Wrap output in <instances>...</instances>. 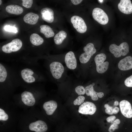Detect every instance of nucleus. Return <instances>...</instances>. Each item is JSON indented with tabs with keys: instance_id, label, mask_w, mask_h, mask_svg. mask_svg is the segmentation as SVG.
I'll return each mask as SVG.
<instances>
[{
	"instance_id": "nucleus-38",
	"label": "nucleus",
	"mask_w": 132,
	"mask_h": 132,
	"mask_svg": "<svg viewBox=\"0 0 132 132\" xmlns=\"http://www.w3.org/2000/svg\"><path fill=\"white\" fill-rule=\"evenodd\" d=\"M119 104L118 101H115L114 103V105L115 106H117Z\"/></svg>"
},
{
	"instance_id": "nucleus-16",
	"label": "nucleus",
	"mask_w": 132,
	"mask_h": 132,
	"mask_svg": "<svg viewBox=\"0 0 132 132\" xmlns=\"http://www.w3.org/2000/svg\"><path fill=\"white\" fill-rule=\"evenodd\" d=\"M65 62L67 67L71 69H75L77 66V62L74 53L71 51L68 52L65 58Z\"/></svg>"
},
{
	"instance_id": "nucleus-30",
	"label": "nucleus",
	"mask_w": 132,
	"mask_h": 132,
	"mask_svg": "<svg viewBox=\"0 0 132 132\" xmlns=\"http://www.w3.org/2000/svg\"><path fill=\"white\" fill-rule=\"evenodd\" d=\"M124 84L127 87H132V75L126 79L124 81Z\"/></svg>"
},
{
	"instance_id": "nucleus-1",
	"label": "nucleus",
	"mask_w": 132,
	"mask_h": 132,
	"mask_svg": "<svg viewBox=\"0 0 132 132\" xmlns=\"http://www.w3.org/2000/svg\"><path fill=\"white\" fill-rule=\"evenodd\" d=\"M37 106L20 113L18 126L19 132H46L48 129L43 113Z\"/></svg>"
},
{
	"instance_id": "nucleus-37",
	"label": "nucleus",
	"mask_w": 132,
	"mask_h": 132,
	"mask_svg": "<svg viewBox=\"0 0 132 132\" xmlns=\"http://www.w3.org/2000/svg\"><path fill=\"white\" fill-rule=\"evenodd\" d=\"M120 120L119 119H117L114 121L113 124L118 125L120 124Z\"/></svg>"
},
{
	"instance_id": "nucleus-25",
	"label": "nucleus",
	"mask_w": 132,
	"mask_h": 132,
	"mask_svg": "<svg viewBox=\"0 0 132 132\" xmlns=\"http://www.w3.org/2000/svg\"><path fill=\"white\" fill-rule=\"evenodd\" d=\"M7 73L5 67L0 64V82L1 85L5 82L7 78Z\"/></svg>"
},
{
	"instance_id": "nucleus-2",
	"label": "nucleus",
	"mask_w": 132,
	"mask_h": 132,
	"mask_svg": "<svg viewBox=\"0 0 132 132\" xmlns=\"http://www.w3.org/2000/svg\"><path fill=\"white\" fill-rule=\"evenodd\" d=\"M10 99L0 98V132H15L20 113Z\"/></svg>"
},
{
	"instance_id": "nucleus-4",
	"label": "nucleus",
	"mask_w": 132,
	"mask_h": 132,
	"mask_svg": "<svg viewBox=\"0 0 132 132\" xmlns=\"http://www.w3.org/2000/svg\"><path fill=\"white\" fill-rule=\"evenodd\" d=\"M110 52L116 57H119L121 56H125L129 52V46L126 42L122 43L119 46L114 44H111L109 46Z\"/></svg>"
},
{
	"instance_id": "nucleus-11",
	"label": "nucleus",
	"mask_w": 132,
	"mask_h": 132,
	"mask_svg": "<svg viewBox=\"0 0 132 132\" xmlns=\"http://www.w3.org/2000/svg\"><path fill=\"white\" fill-rule=\"evenodd\" d=\"M50 70L54 77L59 79L61 77L64 72V69L62 65L57 62H54L50 65Z\"/></svg>"
},
{
	"instance_id": "nucleus-19",
	"label": "nucleus",
	"mask_w": 132,
	"mask_h": 132,
	"mask_svg": "<svg viewBox=\"0 0 132 132\" xmlns=\"http://www.w3.org/2000/svg\"><path fill=\"white\" fill-rule=\"evenodd\" d=\"M39 17L38 15L33 12H29L24 17V21L26 23L31 25H34L38 22Z\"/></svg>"
},
{
	"instance_id": "nucleus-22",
	"label": "nucleus",
	"mask_w": 132,
	"mask_h": 132,
	"mask_svg": "<svg viewBox=\"0 0 132 132\" xmlns=\"http://www.w3.org/2000/svg\"><path fill=\"white\" fill-rule=\"evenodd\" d=\"M85 89L86 94L87 96H90L92 100L96 101L98 99V98L97 95L98 92L94 90L93 85L90 84L87 86Z\"/></svg>"
},
{
	"instance_id": "nucleus-29",
	"label": "nucleus",
	"mask_w": 132,
	"mask_h": 132,
	"mask_svg": "<svg viewBox=\"0 0 132 132\" xmlns=\"http://www.w3.org/2000/svg\"><path fill=\"white\" fill-rule=\"evenodd\" d=\"M104 107L106 108L105 111L106 113L110 115H112L113 114L114 108L110 106L107 104H105Z\"/></svg>"
},
{
	"instance_id": "nucleus-17",
	"label": "nucleus",
	"mask_w": 132,
	"mask_h": 132,
	"mask_svg": "<svg viewBox=\"0 0 132 132\" xmlns=\"http://www.w3.org/2000/svg\"><path fill=\"white\" fill-rule=\"evenodd\" d=\"M118 67L121 70H127L132 68V57L127 56L120 60L118 64Z\"/></svg>"
},
{
	"instance_id": "nucleus-36",
	"label": "nucleus",
	"mask_w": 132,
	"mask_h": 132,
	"mask_svg": "<svg viewBox=\"0 0 132 132\" xmlns=\"http://www.w3.org/2000/svg\"><path fill=\"white\" fill-rule=\"evenodd\" d=\"M97 95L98 97L100 98H102L104 96V93L101 92H98Z\"/></svg>"
},
{
	"instance_id": "nucleus-6",
	"label": "nucleus",
	"mask_w": 132,
	"mask_h": 132,
	"mask_svg": "<svg viewBox=\"0 0 132 132\" xmlns=\"http://www.w3.org/2000/svg\"><path fill=\"white\" fill-rule=\"evenodd\" d=\"M106 58V55L104 53L98 54L95 56L94 61L96 66V70L99 73H103L108 69L109 63L108 61L104 62Z\"/></svg>"
},
{
	"instance_id": "nucleus-10",
	"label": "nucleus",
	"mask_w": 132,
	"mask_h": 132,
	"mask_svg": "<svg viewBox=\"0 0 132 132\" xmlns=\"http://www.w3.org/2000/svg\"><path fill=\"white\" fill-rule=\"evenodd\" d=\"M71 21L74 27L77 31L81 33L86 32L87 26L83 19L80 17L74 15L71 17Z\"/></svg>"
},
{
	"instance_id": "nucleus-9",
	"label": "nucleus",
	"mask_w": 132,
	"mask_h": 132,
	"mask_svg": "<svg viewBox=\"0 0 132 132\" xmlns=\"http://www.w3.org/2000/svg\"><path fill=\"white\" fill-rule=\"evenodd\" d=\"M92 16L93 19L102 25H105L108 22V17L102 9L96 8L93 10Z\"/></svg>"
},
{
	"instance_id": "nucleus-32",
	"label": "nucleus",
	"mask_w": 132,
	"mask_h": 132,
	"mask_svg": "<svg viewBox=\"0 0 132 132\" xmlns=\"http://www.w3.org/2000/svg\"><path fill=\"white\" fill-rule=\"evenodd\" d=\"M118 128L119 126L118 125L113 123L109 127V131L110 132H113Z\"/></svg>"
},
{
	"instance_id": "nucleus-14",
	"label": "nucleus",
	"mask_w": 132,
	"mask_h": 132,
	"mask_svg": "<svg viewBox=\"0 0 132 132\" xmlns=\"http://www.w3.org/2000/svg\"><path fill=\"white\" fill-rule=\"evenodd\" d=\"M120 107L121 113L127 118L132 117V109L130 103L126 100H123L120 103Z\"/></svg>"
},
{
	"instance_id": "nucleus-5",
	"label": "nucleus",
	"mask_w": 132,
	"mask_h": 132,
	"mask_svg": "<svg viewBox=\"0 0 132 132\" xmlns=\"http://www.w3.org/2000/svg\"><path fill=\"white\" fill-rule=\"evenodd\" d=\"M37 106H39L42 110L48 116H52L56 109L57 104L55 101L50 100L43 103L40 101Z\"/></svg>"
},
{
	"instance_id": "nucleus-24",
	"label": "nucleus",
	"mask_w": 132,
	"mask_h": 132,
	"mask_svg": "<svg viewBox=\"0 0 132 132\" xmlns=\"http://www.w3.org/2000/svg\"><path fill=\"white\" fill-rule=\"evenodd\" d=\"M67 36L66 32L61 30L56 34L55 36L54 40L55 43L57 45L61 44Z\"/></svg>"
},
{
	"instance_id": "nucleus-28",
	"label": "nucleus",
	"mask_w": 132,
	"mask_h": 132,
	"mask_svg": "<svg viewBox=\"0 0 132 132\" xmlns=\"http://www.w3.org/2000/svg\"><path fill=\"white\" fill-rule=\"evenodd\" d=\"M22 6L27 8H30L32 6L33 1L32 0H22Z\"/></svg>"
},
{
	"instance_id": "nucleus-27",
	"label": "nucleus",
	"mask_w": 132,
	"mask_h": 132,
	"mask_svg": "<svg viewBox=\"0 0 132 132\" xmlns=\"http://www.w3.org/2000/svg\"><path fill=\"white\" fill-rule=\"evenodd\" d=\"M85 97L82 96H79L74 101V105H79L83 103L85 99Z\"/></svg>"
},
{
	"instance_id": "nucleus-33",
	"label": "nucleus",
	"mask_w": 132,
	"mask_h": 132,
	"mask_svg": "<svg viewBox=\"0 0 132 132\" xmlns=\"http://www.w3.org/2000/svg\"><path fill=\"white\" fill-rule=\"evenodd\" d=\"M116 118L115 116L113 115L108 117L107 118L106 120L108 122L113 123Z\"/></svg>"
},
{
	"instance_id": "nucleus-40",
	"label": "nucleus",
	"mask_w": 132,
	"mask_h": 132,
	"mask_svg": "<svg viewBox=\"0 0 132 132\" xmlns=\"http://www.w3.org/2000/svg\"><path fill=\"white\" fill-rule=\"evenodd\" d=\"M2 3V1L1 0H0V5H1Z\"/></svg>"
},
{
	"instance_id": "nucleus-15",
	"label": "nucleus",
	"mask_w": 132,
	"mask_h": 132,
	"mask_svg": "<svg viewBox=\"0 0 132 132\" xmlns=\"http://www.w3.org/2000/svg\"><path fill=\"white\" fill-rule=\"evenodd\" d=\"M119 10L126 14L132 13V4L130 0H121L118 5Z\"/></svg>"
},
{
	"instance_id": "nucleus-34",
	"label": "nucleus",
	"mask_w": 132,
	"mask_h": 132,
	"mask_svg": "<svg viewBox=\"0 0 132 132\" xmlns=\"http://www.w3.org/2000/svg\"><path fill=\"white\" fill-rule=\"evenodd\" d=\"M73 4L77 5L80 3L82 1V0H71Z\"/></svg>"
},
{
	"instance_id": "nucleus-39",
	"label": "nucleus",
	"mask_w": 132,
	"mask_h": 132,
	"mask_svg": "<svg viewBox=\"0 0 132 132\" xmlns=\"http://www.w3.org/2000/svg\"><path fill=\"white\" fill-rule=\"evenodd\" d=\"M98 1L100 3H102L103 1V0H98Z\"/></svg>"
},
{
	"instance_id": "nucleus-35",
	"label": "nucleus",
	"mask_w": 132,
	"mask_h": 132,
	"mask_svg": "<svg viewBox=\"0 0 132 132\" xmlns=\"http://www.w3.org/2000/svg\"><path fill=\"white\" fill-rule=\"evenodd\" d=\"M119 111V108L117 107H115L113 109V113L114 114H117Z\"/></svg>"
},
{
	"instance_id": "nucleus-23",
	"label": "nucleus",
	"mask_w": 132,
	"mask_h": 132,
	"mask_svg": "<svg viewBox=\"0 0 132 132\" xmlns=\"http://www.w3.org/2000/svg\"><path fill=\"white\" fill-rule=\"evenodd\" d=\"M30 40L32 44L36 46L41 45L44 41V39L41 36L35 33H33L31 35Z\"/></svg>"
},
{
	"instance_id": "nucleus-18",
	"label": "nucleus",
	"mask_w": 132,
	"mask_h": 132,
	"mask_svg": "<svg viewBox=\"0 0 132 132\" xmlns=\"http://www.w3.org/2000/svg\"><path fill=\"white\" fill-rule=\"evenodd\" d=\"M42 19L49 23L52 22L54 19V12L53 10L49 8H45L41 10Z\"/></svg>"
},
{
	"instance_id": "nucleus-7",
	"label": "nucleus",
	"mask_w": 132,
	"mask_h": 132,
	"mask_svg": "<svg viewBox=\"0 0 132 132\" xmlns=\"http://www.w3.org/2000/svg\"><path fill=\"white\" fill-rule=\"evenodd\" d=\"M85 52L80 56L79 60L82 63L85 64L88 62L96 51L93 44L91 43L88 44L83 48Z\"/></svg>"
},
{
	"instance_id": "nucleus-41",
	"label": "nucleus",
	"mask_w": 132,
	"mask_h": 132,
	"mask_svg": "<svg viewBox=\"0 0 132 132\" xmlns=\"http://www.w3.org/2000/svg\"></svg>"
},
{
	"instance_id": "nucleus-26",
	"label": "nucleus",
	"mask_w": 132,
	"mask_h": 132,
	"mask_svg": "<svg viewBox=\"0 0 132 132\" xmlns=\"http://www.w3.org/2000/svg\"><path fill=\"white\" fill-rule=\"evenodd\" d=\"M75 90L76 93L78 95H84L85 93V89L82 86H78L75 88Z\"/></svg>"
},
{
	"instance_id": "nucleus-13",
	"label": "nucleus",
	"mask_w": 132,
	"mask_h": 132,
	"mask_svg": "<svg viewBox=\"0 0 132 132\" xmlns=\"http://www.w3.org/2000/svg\"><path fill=\"white\" fill-rule=\"evenodd\" d=\"M21 74L22 78L26 83L32 84L36 81L34 73L32 70L30 68L23 69L21 71Z\"/></svg>"
},
{
	"instance_id": "nucleus-3",
	"label": "nucleus",
	"mask_w": 132,
	"mask_h": 132,
	"mask_svg": "<svg viewBox=\"0 0 132 132\" xmlns=\"http://www.w3.org/2000/svg\"><path fill=\"white\" fill-rule=\"evenodd\" d=\"M20 94L14 96L13 101L18 107L23 109L37 106L42 97L38 88H28Z\"/></svg>"
},
{
	"instance_id": "nucleus-12",
	"label": "nucleus",
	"mask_w": 132,
	"mask_h": 132,
	"mask_svg": "<svg viewBox=\"0 0 132 132\" xmlns=\"http://www.w3.org/2000/svg\"><path fill=\"white\" fill-rule=\"evenodd\" d=\"M97 108L95 104L91 102L86 101L79 106L78 112L82 114L92 115L96 112Z\"/></svg>"
},
{
	"instance_id": "nucleus-20",
	"label": "nucleus",
	"mask_w": 132,
	"mask_h": 132,
	"mask_svg": "<svg viewBox=\"0 0 132 132\" xmlns=\"http://www.w3.org/2000/svg\"><path fill=\"white\" fill-rule=\"evenodd\" d=\"M5 10L8 12L15 15L21 14L23 12V10L22 7L16 5H8L6 7Z\"/></svg>"
},
{
	"instance_id": "nucleus-21",
	"label": "nucleus",
	"mask_w": 132,
	"mask_h": 132,
	"mask_svg": "<svg viewBox=\"0 0 132 132\" xmlns=\"http://www.w3.org/2000/svg\"><path fill=\"white\" fill-rule=\"evenodd\" d=\"M40 32L43 34L47 38H49L54 36L55 33L52 28L48 25H41Z\"/></svg>"
},
{
	"instance_id": "nucleus-8",
	"label": "nucleus",
	"mask_w": 132,
	"mask_h": 132,
	"mask_svg": "<svg viewBox=\"0 0 132 132\" xmlns=\"http://www.w3.org/2000/svg\"><path fill=\"white\" fill-rule=\"evenodd\" d=\"M22 45L21 41L19 39L16 38L3 45L2 47V50L5 53L9 54L19 51L22 47Z\"/></svg>"
},
{
	"instance_id": "nucleus-31",
	"label": "nucleus",
	"mask_w": 132,
	"mask_h": 132,
	"mask_svg": "<svg viewBox=\"0 0 132 132\" xmlns=\"http://www.w3.org/2000/svg\"><path fill=\"white\" fill-rule=\"evenodd\" d=\"M4 29L6 31L15 33H16L17 31V28L16 27L10 25L5 26L4 27Z\"/></svg>"
}]
</instances>
